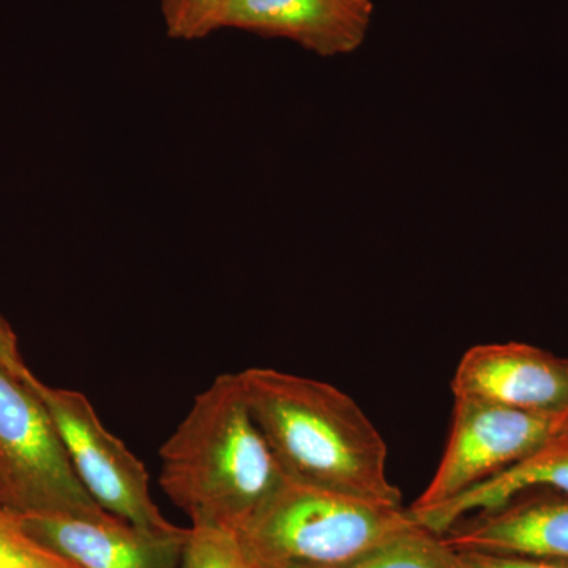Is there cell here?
<instances>
[{
  "instance_id": "9",
  "label": "cell",
  "mask_w": 568,
  "mask_h": 568,
  "mask_svg": "<svg viewBox=\"0 0 568 568\" xmlns=\"http://www.w3.org/2000/svg\"><path fill=\"white\" fill-rule=\"evenodd\" d=\"M372 13V2L357 0H230L219 29L284 37L323 58H334L364 43Z\"/></svg>"
},
{
  "instance_id": "21",
  "label": "cell",
  "mask_w": 568,
  "mask_h": 568,
  "mask_svg": "<svg viewBox=\"0 0 568 568\" xmlns=\"http://www.w3.org/2000/svg\"><path fill=\"white\" fill-rule=\"evenodd\" d=\"M0 497H2V496H0Z\"/></svg>"
},
{
  "instance_id": "3",
  "label": "cell",
  "mask_w": 568,
  "mask_h": 568,
  "mask_svg": "<svg viewBox=\"0 0 568 568\" xmlns=\"http://www.w3.org/2000/svg\"><path fill=\"white\" fill-rule=\"evenodd\" d=\"M416 525L403 506L286 477L235 536L254 568H339Z\"/></svg>"
},
{
  "instance_id": "16",
  "label": "cell",
  "mask_w": 568,
  "mask_h": 568,
  "mask_svg": "<svg viewBox=\"0 0 568 568\" xmlns=\"http://www.w3.org/2000/svg\"><path fill=\"white\" fill-rule=\"evenodd\" d=\"M474 568H568L567 560L528 558V556L465 552Z\"/></svg>"
},
{
  "instance_id": "17",
  "label": "cell",
  "mask_w": 568,
  "mask_h": 568,
  "mask_svg": "<svg viewBox=\"0 0 568 568\" xmlns=\"http://www.w3.org/2000/svg\"><path fill=\"white\" fill-rule=\"evenodd\" d=\"M0 366H3L7 372L17 376L18 379L24 381V383H31L36 377L26 365L24 358H22L17 335L2 316H0Z\"/></svg>"
},
{
  "instance_id": "10",
  "label": "cell",
  "mask_w": 568,
  "mask_h": 568,
  "mask_svg": "<svg viewBox=\"0 0 568 568\" xmlns=\"http://www.w3.org/2000/svg\"><path fill=\"white\" fill-rule=\"evenodd\" d=\"M443 537L462 552L568 562V496L515 497L507 506L481 515L469 528L452 529Z\"/></svg>"
},
{
  "instance_id": "11",
  "label": "cell",
  "mask_w": 568,
  "mask_h": 568,
  "mask_svg": "<svg viewBox=\"0 0 568 568\" xmlns=\"http://www.w3.org/2000/svg\"><path fill=\"white\" fill-rule=\"evenodd\" d=\"M532 489H547L568 496V444H548L532 457L523 459L446 503L424 508L409 507L407 510L418 526L444 536L470 511L489 514Z\"/></svg>"
},
{
  "instance_id": "5",
  "label": "cell",
  "mask_w": 568,
  "mask_h": 568,
  "mask_svg": "<svg viewBox=\"0 0 568 568\" xmlns=\"http://www.w3.org/2000/svg\"><path fill=\"white\" fill-rule=\"evenodd\" d=\"M29 384L47 406L71 467L97 506L152 532L181 529L163 517L153 503L145 466L103 425L88 396L47 386L37 377Z\"/></svg>"
},
{
  "instance_id": "20",
  "label": "cell",
  "mask_w": 568,
  "mask_h": 568,
  "mask_svg": "<svg viewBox=\"0 0 568 568\" xmlns=\"http://www.w3.org/2000/svg\"><path fill=\"white\" fill-rule=\"evenodd\" d=\"M357 2L368 3V2H369V0H357Z\"/></svg>"
},
{
  "instance_id": "15",
  "label": "cell",
  "mask_w": 568,
  "mask_h": 568,
  "mask_svg": "<svg viewBox=\"0 0 568 568\" xmlns=\"http://www.w3.org/2000/svg\"><path fill=\"white\" fill-rule=\"evenodd\" d=\"M230 0H162L168 36L175 40H200L219 31L220 17Z\"/></svg>"
},
{
  "instance_id": "6",
  "label": "cell",
  "mask_w": 568,
  "mask_h": 568,
  "mask_svg": "<svg viewBox=\"0 0 568 568\" xmlns=\"http://www.w3.org/2000/svg\"><path fill=\"white\" fill-rule=\"evenodd\" d=\"M556 418L521 413L484 399L455 398L446 452L414 508L446 503L532 457L555 435Z\"/></svg>"
},
{
  "instance_id": "1",
  "label": "cell",
  "mask_w": 568,
  "mask_h": 568,
  "mask_svg": "<svg viewBox=\"0 0 568 568\" xmlns=\"http://www.w3.org/2000/svg\"><path fill=\"white\" fill-rule=\"evenodd\" d=\"M250 413L284 476L403 506L387 477V446L361 406L332 384L253 366L237 373Z\"/></svg>"
},
{
  "instance_id": "8",
  "label": "cell",
  "mask_w": 568,
  "mask_h": 568,
  "mask_svg": "<svg viewBox=\"0 0 568 568\" xmlns=\"http://www.w3.org/2000/svg\"><path fill=\"white\" fill-rule=\"evenodd\" d=\"M452 392L559 420L568 413V361L525 343L474 346L459 361Z\"/></svg>"
},
{
  "instance_id": "4",
  "label": "cell",
  "mask_w": 568,
  "mask_h": 568,
  "mask_svg": "<svg viewBox=\"0 0 568 568\" xmlns=\"http://www.w3.org/2000/svg\"><path fill=\"white\" fill-rule=\"evenodd\" d=\"M0 496L14 514L104 511L82 488L31 384L0 366Z\"/></svg>"
},
{
  "instance_id": "7",
  "label": "cell",
  "mask_w": 568,
  "mask_h": 568,
  "mask_svg": "<svg viewBox=\"0 0 568 568\" xmlns=\"http://www.w3.org/2000/svg\"><path fill=\"white\" fill-rule=\"evenodd\" d=\"M26 532L77 568H179L189 529L152 532L108 511L14 514Z\"/></svg>"
},
{
  "instance_id": "14",
  "label": "cell",
  "mask_w": 568,
  "mask_h": 568,
  "mask_svg": "<svg viewBox=\"0 0 568 568\" xmlns=\"http://www.w3.org/2000/svg\"><path fill=\"white\" fill-rule=\"evenodd\" d=\"M0 568H77L29 536L14 511L0 515Z\"/></svg>"
},
{
  "instance_id": "2",
  "label": "cell",
  "mask_w": 568,
  "mask_h": 568,
  "mask_svg": "<svg viewBox=\"0 0 568 568\" xmlns=\"http://www.w3.org/2000/svg\"><path fill=\"white\" fill-rule=\"evenodd\" d=\"M284 478L237 373L216 376L160 448V487L192 526L235 532Z\"/></svg>"
},
{
  "instance_id": "13",
  "label": "cell",
  "mask_w": 568,
  "mask_h": 568,
  "mask_svg": "<svg viewBox=\"0 0 568 568\" xmlns=\"http://www.w3.org/2000/svg\"><path fill=\"white\" fill-rule=\"evenodd\" d=\"M179 568H254L233 530L190 526Z\"/></svg>"
},
{
  "instance_id": "12",
  "label": "cell",
  "mask_w": 568,
  "mask_h": 568,
  "mask_svg": "<svg viewBox=\"0 0 568 568\" xmlns=\"http://www.w3.org/2000/svg\"><path fill=\"white\" fill-rule=\"evenodd\" d=\"M339 568H474L465 552L446 538L414 526L381 545L364 558Z\"/></svg>"
},
{
  "instance_id": "18",
  "label": "cell",
  "mask_w": 568,
  "mask_h": 568,
  "mask_svg": "<svg viewBox=\"0 0 568 568\" xmlns=\"http://www.w3.org/2000/svg\"><path fill=\"white\" fill-rule=\"evenodd\" d=\"M548 444H551V446H566L568 444V413L559 418L558 424H556L555 435H552V439Z\"/></svg>"
},
{
  "instance_id": "19",
  "label": "cell",
  "mask_w": 568,
  "mask_h": 568,
  "mask_svg": "<svg viewBox=\"0 0 568 568\" xmlns=\"http://www.w3.org/2000/svg\"><path fill=\"white\" fill-rule=\"evenodd\" d=\"M6 511H9V508L6 507V504H3L2 497H0V515L6 514Z\"/></svg>"
}]
</instances>
